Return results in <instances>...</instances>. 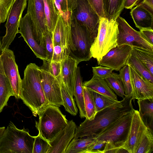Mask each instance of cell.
<instances>
[{
	"instance_id": "obj_1",
	"label": "cell",
	"mask_w": 153,
	"mask_h": 153,
	"mask_svg": "<svg viewBox=\"0 0 153 153\" xmlns=\"http://www.w3.org/2000/svg\"><path fill=\"white\" fill-rule=\"evenodd\" d=\"M134 99L125 97L122 100L97 112L92 120L85 119L76 127L74 138L96 135L133 109L132 101Z\"/></svg>"
},
{
	"instance_id": "obj_2",
	"label": "cell",
	"mask_w": 153,
	"mask_h": 153,
	"mask_svg": "<svg viewBox=\"0 0 153 153\" xmlns=\"http://www.w3.org/2000/svg\"><path fill=\"white\" fill-rule=\"evenodd\" d=\"M41 68L35 63L27 65L22 79L20 98L36 117L48 104L40 82Z\"/></svg>"
},
{
	"instance_id": "obj_3",
	"label": "cell",
	"mask_w": 153,
	"mask_h": 153,
	"mask_svg": "<svg viewBox=\"0 0 153 153\" xmlns=\"http://www.w3.org/2000/svg\"><path fill=\"white\" fill-rule=\"evenodd\" d=\"M34 136L10 122L0 137V153H32Z\"/></svg>"
},
{
	"instance_id": "obj_4",
	"label": "cell",
	"mask_w": 153,
	"mask_h": 153,
	"mask_svg": "<svg viewBox=\"0 0 153 153\" xmlns=\"http://www.w3.org/2000/svg\"><path fill=\"white\" fill-rule=\"evenodd\" d=\"M118 33L116 20L100 17L97 36L90 49L91 57L98 62L110 50L116 47Z\"/></svg>"
},
{
	"instance_id": "obj_5",
	"label": "cell",
	"mask_w": 153,
	"mask_h": 153,
	"mask_svg": "<svg viewBox=\"0 0 153 153\" xmlns=\"http://www.w3.org/2000/svg\"><path fill=\"white\" fill-rule=\"evenodd\" d=\"M35 126L38 135L49 143L68 124V121L59 107L48 104L38 115Z\"/></svg>"
},
{
	"instance_id": "obj_6",
	"label": "cell",
	"mask_w": 153,
	"mask_h": 153,
	"mask_svg": "<svg viewBox=\"0 0 153 153\" xmlns=\"http://www.w3.org/2000/svg\"><path fill=\"white\" fill-rule=\"evenodd\" d=\"M71 31L69 56L79 63L89 61L92 58L90 49L94 40L86 28L78 24L72 16Z\"/></svg>"
},
{
	"instance_id": "obj_7",
	"label": "cell",
	"mask_w": 153,
	"mask_h": 153,
	"mask_svg": "<svg viewBox=\"0 0 153 153\" xmlns=\"http://www.w3.org/2000/svg\"><path fill=\"white\" fill-rule=\"evenodd\" d=\"M132 110L95 136L96 140L106 142L112 141L116 146L120 148L128 134L131 120Z\"/></svg>"
},
{
	"instance_id": "obj_8",
	"label": "cell",
	"mask_w": 153,
	"mask_h": 153,
	"mask_svg": "<svg viewBox=\"0 0 153 153\" xmlns=\"http://www.w3.org/2000/svg\"><path fill=\"white\" fill-rule=\"evenodd\" d=\"M27 1V0H14L5 24L6 33L1 41V51L9 49L16 34L19 33L20 21L26 7Z\"/></svg>"
},
{
	"instance_id": "obj_9",
	"label": "cell",
	"mask_w": 153,
	"mask_h": 153,
	"mask_svg": "<svg viewBox=\"0 0 153 153\" xmlns=\"http://www.w3.org/2000/svg\"><path fill=\"white\" fill-rule=\"evenodd\" d=\"M72 16L78 24L86 28L94 40L98 32L100 17L88 0H78L77 6Z\"/></svg>"
},
{
	"instance_id": "obj_10",
	"label": "cell",
	"mask_w": 153,
	"mask_h": 153,
	"mask_svg": "<svg viewBox=\"0 0 153 153\" xmlns=\"http://www.w3.org/2000/svg\"><path fill=\"white\" fill-rule=\"evenodd\" d=\"M116 21L118 24L119 32L117 45H128L153 52V45L144 38L139 31L132 28L125 19L119 16Z\"/></svg>"
},
{
	"instance_id": "obj_11",
	"label": "cell",
	"mask_w": 153,
	"mask_h": 153,
	"mask_svg": "<svg viewBox=\"0 0 153 153\" xmlns=\"http://www.w3.org/2000/svg\"><path fill=\"white\" fill-rule=\"evenodd\" d=\"M28 2L27 13L29 14L32 21L35 39L41 46L43 36L48 31L43 1V0H28Z\"/></svg>"
},
{
	"instance_id": "obj_12",
	"label": "cell",
	"mask_w": 153,
	"mask_h": 153,
	"mask_svg": "<svg viewBox=\"0 0 153 153\" xmlns=\"http://www.w3.org/2000/svg\"><path fill=\"white\" fill-rule=\"evenodd\" d=\"M0 59L4 73L12 87L14 96L16 99H20L22 79L13 52L9 49L1 51Z\"/></svg>"
},
{
	"instance_id": "obj_13",
	"label": "cell",
	"mask_w": 153,
	"mask_h": 153,
	"mask_svg": "<svg viewBox=\"0 0 153 153\" xmlns=\"http://www.w3.org/2000/svg\"><path fill=\"white\" fill-rule=\"evenodd\" d=\"M41 69L40 82L48 104L59 107L63 105L60 82L51 74Z\"/></svg>"
},
{
	"instance_id": "obj_14",
	"label": "cell",
	"mask_w": 153,
	"mask_h": 153,
	"mask_svg": "<svg viewBox=\"0 0 153 153\" xmlns=\"http://www.w3.org/2000/svg\"><path fill=\"white\" fill-rule=\"evenodd\" d=\"M147 128L142 120L138 111L134 108L127 137L120 148L124 149L128 153H135L142 136Z\"/></svg>"
},
{
	"instance_id": "obj_15",
	"label": "cell",
	"mask_w": 153,
	"mask_h": 153,
	"mask_svg": "<svg viewBox=\"0 0 153 153\" xmlns=\"http://www.w3.org/2000/svg\"><path fill=\"white\" fill-rule=\"evenodd\" d=\"M132 49L131 46L128 45H117L105 55L98 62V65L118 71L126 65Z\"/></svg>"
},
{
	"instance_id": "obj_16",
	"label": "cell",
	"mask_w": 153,
	"mask_h": 153,
	"mask_svg": "<svg viewBox=\"0 0 153 153\" xmlns=\"http://www.w3.org/2000/svg\"><path fill=\"white\" fill-rule=\"evenodd\" d=\"M19 27V33L36 57L42 60L46 59V55L45 51L34 37L32 21L28 13H27L24 17L21 18Z\"/></svg>"
},
{
	"instance_id": "obj_17",
	"label": "cell",
	"mask_w": 153,
	"mask_h": 153,
	"mask_svg": "<svg viewBox=\"0 0 153 153\" xmlns=\"http://www.w3.org/2000/svg\"><path fill=\"white\" fill-rule=\"evenodd\" d=\"M76 127L73 120L68 121L66 126L49 142L50 146L47 153H65L74 137Z\"/></svg>"
},
{
	"instance_id": "obj_18",
	"label": "cell",
	"mask_w": 153,
	"mask_h": 153,
	"mask_svg": "<svg viewBox=\"0 0 153 153\" xmlns=\"http://www.w3.org/2000/svg\"><path fill=\"white\" fill-rule=\"evenodd\" d=\"M132 82L133 98L137 100L153 98V84L148 82L129 66Z\"/></svg>"
},
{
	"instance_id": "obj_19",
	"label": "cell",
	"mask_w": 153,
	"mask_h": 153,
	"mask_svg": "<svg viewBox=\"0 0 153 153\" xmlns=\"http://www.w3.org/2000/svg\"><path fill=\"white\" fill-rule=\"evenodd\" d=\"M79 63L76 59L69 56L61 62L60 84H63L68 92L73 97L74 85Z\"/></svg>"
},
{
	"instance_id": "obj_20",
	"label": "cell",
	"mask_w": 153,
	"mask_h": 153,
	"mask_svg": "<svg viewBox=\"0 0 153 153\" xmlns=\"http://www.w3.org/2000/svg\"><path fill=\"white\" fill-rule=\"evenodd\" d=\"M130 14L136 27L140 30L153 28V11L140 3L133 8Z\"/></svg>"
},
{
	"instance_id": "obj_21",
	"label": "cell",
	"mask_w": 153,
	"mask_h": 153,
	"mask_svg": "<svg viewBox=\"0 0 153 153\" xmlns=\"http://www.w3.org/2000/svg\"><path fill=\"white\" fill-rule=\"evenodd\" d=\"M83 86L92 91L118 100L116 95L110 88L105 79L93 75L91 79L83 83Z\"/></svg>"
},
{
	"instance_id": "obj_22",
	"label": "cell",
	"mask_w": 153,
	"mask_h": 153,
	"mask_svg": "<svg viewBox=\"0 0 153 153\" xmlns=\"http://www.w3.org/2000/svg\"><path fill=\"white\" fill-rule=\"evenodd\" d=\"M73 94L79 110L80 117L81 118H86L82 80L79 67H77L76 70Z\"/></svg>"
},
{
	"instance_id": "obj_23",
	"label": "cell",
	"mask_w": 153,
	"mask_h": 153,
	"mask_svg": "<svg viewBox=\"0 0 153 153\" xmlns=\"http://www.w3.org/2000/svg\"><path fill=\"white\" fill-rule=\"evenodd\" d=\"M12 96H14L13 92L0 59V113L7 105L9 99Z\"/></svg>"
},
{
	"instance_id": "obj_24",
	"label": "cell",
	"mask_w": 153,
	"mask_h": 153,
	"mask_svg": "<svg viewBox=\"0 0 153 153\" xmlns=\"http://www.w3.org/2000/svg\"><path fill=\"white\" fill-rule=\"evenodd\" d=\"M137 102L142 120L148 128L153 131V98L138 100Z\"/></svg>"
},
{
	"instance_id": "obj_25",
	"label": "cell",
	"mask_w": 153,
	"mask_h": 153,
	"mask_svg": "<svg viewBox=\"0 0 153 153\" xmlns=\"http://www.w3.org/2000/svg\"><path fill=\"white\" fill-rule=\"evenodd\" d=\"M96 140L94 136L74 138L68 144L65 153H85L88 148Z\"/></svg>"
},
{
	"instance_id": "obj_26",
	"label": "cell",
	"mask_w": 153,
	"mask_h": 153,
	"mask_svg": "<svg viewBox=\"0 0 153 153\" xmlns=\"http://www.w3.org/2000/svg\"><path fill=\"white\" fill-rule=\"evenodd\" d=\"M125 0H103L105 18L109 20H115L124 8Z\"/></svg>"
},
{
	"instance_id": "obj_27",
	"label": "cell",
	"mask_w": 153,
	"mask_h": 153,
	"mask_svg": "<svg viewBox=\"0 0 153 153\" xmlns=\"http://www.w3.org/2000/svg\"><path fill=\"white\" fill-rule=\"evenodd\" d=\"M44 11L49 31H53L59 15L54 0H43Z\"/></svg>"
},
{
	"instance_id": "obj_28",
	"label": "cell",
	"mask_w": 153,
	"mask_h": 153,
	"mask_svg": "<svg viewBox=\"0 0 153 153\" xmlns=\"http://www.w3.org/2000/svg\"><path fill=\"white\" fill-rule=\"evenodd\" d=\"M131 55L138 59L153 75V52L136 47H132Z\"/></svg>"
},
{
	"instance_id": "obj_29",
	"label": "cell",
	"mask_w": 153,
	"mask_h": 153,
	"mask_svg": "<svg viewBox=\"0 0 153 153\" xmlns=\"http://www.w3.org/2000/svg\"><path fill=\"white\" fill-rule=\"evenodd\" d=\"M126 65L131 67L145 79L153 84V75L137 58L131 55L128 59Z\"/></svg>"
},
{
	"instance_id": "obj_30",
	"label": "cell",
	"mask_w": 153,
	"mask_h": 153,
	"mask_svg": "<svg viewBox=\"0 0 153 153\" xmlns=\"http://www.w3.org/2000/svg\"><path fill=\"white\" fill-rule=\"evenodd\" d=\"M153 151V131L147 128L142 136L135 153H152Z\"/></svg>"
},
{
	"instance_id": "obj_31",
	"label": "cell",
	"mask_w": 153,
	"mask_h": 153,
	"mask_svg": "<svg viewBox=\"0 0 153 153\" xmlns=\"http://www.w3.org/2000/svg\"><path fill=\"white\" fill-rule=\"evenodd\" d=\"M119 71L124 88L125 97L133 98V90L129 66L126 65Z\"/></svg>"
},
{
	"instance_id": "obj_32",
	"label": "cell",
	"mask_w": 153,
	"mask_h": 153,
	"mask_svg": "<svg viewBox=\"0 0 153 153\" xmlns=\"http://www.w3.org/2000/svg\"><path fill=\"white\" fill-rule=\"evenodd\" d=\"M84 102L86 114V119H93L97 114L93 92L83 86Z\"/></svg>"
},
{
	"instance_id": "obj_33",
	"label": "cell",
	"mask_w": 153,
	"mask_h": 153,
	"mask_svg": "<svg viewBox=\"0 0 153 153\" xmlns=\"http://www.w3.org/2000/svg\"><path fill=\"white\" fill-rule=\"evenodd\" d=\"M61 93L63 101V105L65 110L73 116H76L78 112L73 97L68 92L63 84L61 83Z\"/></svg>"
},
{
	"instance_id": "obj_34",
	"label": "cell",
	"mask_w": 153,
	"mask_h": 153,
	"mask_svg": "<svg viewBox=\"0 0 153 153\" xmlns=\"http://www.w3.org/2000/svg\"><path fill=\"white\" fill-rule=\"evenodd\" d=\"M105 80L115 93L123 99L125 95L124 88L119 74L113 73L111 76Z\"/></svg>"
},
{
	"instance_id": "obj_35",
	"label": "cell",
	"mask_w": 153,
	"mask_h": 153,
	"mask_svg": "<svg viewBox=\"0 0 153 153\" xmlns=\"http://www.w3.org/2000/svg\"><path fill=\"white\" fill-rule=\"evenodd\" d=\"M93 92L96 113L119 101L118 100Z\"/></svg>"
},
{
	"instance_id": "obj_36",
	"label": "cell",
	"mask_w": 153,
	"mask_h": 153,
	"mask_svg": "<svg viewBox=\"0 0 153 153\" xmlns=\"http://www.w3.org/2000/svg\"><path fill=\"white\" fill-rule=\"evenodd\" d=\"M41 67L42 69L47 71L56 78L60 83L61 62L45 59Z\"/></svg>"
},
{
	"instance_id": "obj_37",
	"label": "cell",
	"mask_w": 153,
	"mask_h": 153,
	"mask_svg": "<svg viewBox=\"0 0 153 153\" xmlns=\"http://www.w3.org/2000/svg\"><path fill=\"white\" fill-rule=\"evenodd\" d=\"M41 46L43 49L46 53V59L51 60L53 50L52 32L48 31L43 36Z\"/></svg>"
},
{
	"instance_id": "obj_38",
	"label": "cell",
	"mask_w": 153,
	"mask_h": 153,
	"mask_svg": "<svg viewBox=\"0 0 153 153\" xmlns=\"http://www.w3.org/2000/svg\"><path fill=\"white\" fill-rule=\"evenodd\" d=\"M69 54L70 50L67 47L58 45L54 46L51 60L62 62L69 56Z\"/></svg>"
},
{
	"instance_id": "obj_39",
	"label": "cell",
	"mask_w": 153,
	"mask_h": 153,
	"mask_svg": "<svg viewBox=\"0 0 153 153\" xmlns=\"http://www.w3.org/2000/svg\"><path fill=\"white\" fill-rule=\"evenodd\" d=\"M50 146L49 143L38 134L34 136L32 153H47Z\"/></svg>"
},
{
	"instance_id": "obj_40",
	"label": "cell",
	"mask_w": 153,
	"mask_h": 153,
	"mask_svg": "<svg viewBox=\"0 0 153 153\" xmlns=\"http://www.w3.org/2000/svg\"><path fill=\"white\" fill-rule=\"evenodd\" d=\"M14 0H0V24L7 20Z\"/></svg>"
},
{
	"instance_id": "obj_41",
	"label": "cell",
	"mask_w": 153,
	"mask_h": 153,
	"mask_svg": "<svg viewBox=\"0 0 153 153\" xmlns=\"http://www.w3.org/2000/svg\"><path fill=\"white\" fill-rule=\"evenodd\" d=\"M93 75L105 79L112 75L114 70L111 68L102 65L92 67Z\"/></svg>"
},
{
	"instance_id": "obj_42",
	"label": "cell",
	"mask_w": 153,
	"mask_h": 153,
	"mask_svg": "<svg viewBox=\"0 0 153 153\" xmlns=\"http://www.w3.org/2000/svg\"><path fill=\"white\" fill-rule=\"evenodd\" d=\"M59 4L63 13H72L76 8L78 0H55Z\"/></svg>"
},
{
	"instance_id": "obj_43",
	"label": "cell",
	"mask_w": 153,
	"mask_h": 153,
	"mask_svg": "<svg viewBox=\"0 0 153 153\" xmlns=\"http://www.w3.org/2000/svg\"><path fill=\"white\" fill-rule=\"evenodd\" d=\"M93 9L100 17H105L103 0H88Z\"/></svg>"
},
{
	"instance_id": "obj_44",
	"label": "cell",
	"mask_w": 153,
	"mask_h": 153,
	"mask_svg": "<svg viewBox=\"0 0 153 153\" xmlns=\"http://www.w3.org/2000/svg\"><path fill=\"white\" fill-rule=\"evenodd\" d=\"M106 142L96 140L88 148L85 153H101L105 146Z\"/></svg>"
},
{
	"instance_id": "obj_45",
	"label": "cell",
	"mask_w": 153,
	"mask_h": 153,
	"mask_svg": "<svg viewBox=\"0 0 153 153\" xmlns=\"http://www.w3.org/2000/svg\"><path fill=\"white\" fill-rule=\"evenodd\" d=\"M120 148L116 146L112 141L108 140L106 142L104 148L101 153H118Z\"/></svg>"
},
{
	"instance_id": "obj_46",
	"label": "cell",
	"mask_w": 153,
	"mask_h": 153,
	"mask_svg": "<svg viewBox=\"0 0 153 153\" xmlns=\"http://www.w3.org/2000/svg\"><path fill=\"white\" fill-rule=\"evenodd\" d=\"M139 32L144 38L153 45V29L151 28L141 29L140 30Z\"/></svg>"
},
{
	"instance_id": "obj_47",
	"label": "cell",
	"mask_w": 153,
	"mask_h": 153,
	"mask_svg": "<svg viewBox=\"0 0 153 153\" xmlns=\"http://www.w3.org/2000/svg\"><path fill=\"white\" fill-rule=\"evenodd\" d=\"M140 1V0H125L124 8L131 10L135 6L137 5Z\"/></svg>"
},
{
	"instance_id": "obj_48",
	"label": "cell",
	"mask_w": 153,
	"mask_h": 153,
	"mask_svg": "<svg viewBox=\"0 0 153 153\" xmlns=\"http://www.w3.org/2000/svg\"><path fill=\"white\" fill-rule=\"evenodd\" d=\"M153 0H140L139 3L153 10Z\"/></svg>"
},
{
	"instance_id": "obj_49",
	"label": "cell",
	"mask_w": 153,
	"mask_h": 153,
	"mask_svg": "<svg viewBox=\"0 0 153 153\" xmlns=\"http://www.w3.org/2000/svg\"><path fill=\"white\" fill-rule=\"evenodd\" d=\"M5 129V127H0V137L2 135Z\"/></svg>"
},
{
	"instance_id": "obj_50",
	"label": "cell",
	"mask_w": 153,
	"mask_h": 153,
	"mask_svg": "<svg viewBox=\"0 0 153 153\" xmlns=\"http://www.w3.org/2000/svg\"><path fill=\"white\" fill-rule=\"evenodd\" d=\"M1 42L0 39V55H1Z\"/></svg>"
}]
</instances>
